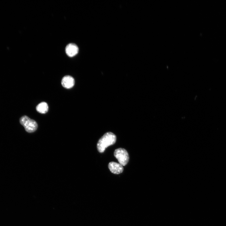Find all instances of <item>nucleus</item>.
Returning a JSON list of instances; mask_svg holds the SVG:
<instances>
[{
  "instance_id": "1",
  "label": "nucleus",
  "mask_w": 226,
  "mask_h": 226,
  "mask_svg": "<svg viewBox=\"0 0 226 226\" xmlns=\"http://www.w3.org/2000/svg\"><path fill=\"white\" fill-rule=\"evenodd\" d=\"M116 136L113 133L108 132L105 133L99 140L97 145L99 152L103 153L107 147L115 144Z\"/></svg>"
},
{
  "instance_id": "2",
  "label": "nucleus",
  "mask_w": 226,
  "mask_h": 226,
  "mask_svg": "<svg viewBox=\"0 0 226 226\" xmlns=\"http://www.w3.org/2000/svg\"><path fill=\"white\" fill-rule=\"evenodd\" d=\"M20 123L24 127L25 131L29 133H32L36 130L38 125L36 122L26 116L21 117L20 119Z\"/></svg>"
},
{
  "instance_id": "3",
  "label": "nucleus",
  "mask_w": 226,
  "mask_h": 226,
  "mask_svg": "<svg viewBox=\"0 0 226 226\" xmlns=\"http://www.w3.org/2000/svg\"><path fill=\"white\" fill-rule=\"evenodd\" d=\"M114 156L117 159L119 164L122 166L126 165L129 160V155L127 151L124 148H119L116 149Z\"/></svg>"
},
{
  "instance_id": "4",
  "label": "nucleus",
  "mask_w": 226,
  "mask_h": 226,
  "mask_svg": "<svg viewBox=\"0 0 226 226\" xmlns=\"http://www.w3.org/2000/svg\"><path fill=\"white\" fill-rule=\"evenodd\" d=\"M108 167L110 171L114 174H119L123 170L122 165L119 163L114 162H110L108 164Z\"/></svg>"
},
{
  "instance_id": "5",
  "label": "nucleus",
  "mask_w": 226,
  "mask_h": 226,
  "mask_svg": "<svg viewBox=\"0 0 226 226\" xmlns=\"http://www.w3.org/2000/svg\"><path fill=\"white\" fill-rule=\"evenodd\" d=\"M65 51L68 56L72 57L77 54L78 51V48L76 44L70 43L66 46Z\"/></svg>"
},
{
  "instance_id": "6",
  "label": "nucleus",
  "mask_w": 226,
  "mask_h": 226,
  "mask_svg": "<svg viewBox=\"0 0 226 226\" xmlns=\"http://www.w3.org/2000/svg\"><path fill=\"white\" fill-rule=\"evenodd\" d=\"M75 83L74 79L71 76L67 75L64 77L62 79L61 83L62 86L66 89L73 87Z\"/></svg>"
},
{
  "instance_id": "7",
  "label": "nucleus",
  "mask_w": 226,
  "mask_h": 226,
  "mask_svg": "<svg viewBox=\"0 0 226 226\" xmlns=\"http://www.w3.org/2000/svg\"><path fill=\"white\" fill-rule=\"evenodd\" d=\"M48 110L47 104L45 102L39 103L36 107V110L40 113L44 114L46 113Z\"/></svg>"
}]
</instances>
